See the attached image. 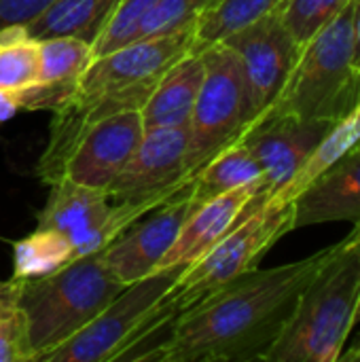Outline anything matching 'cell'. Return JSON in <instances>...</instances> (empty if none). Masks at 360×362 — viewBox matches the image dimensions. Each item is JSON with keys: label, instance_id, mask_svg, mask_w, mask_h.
<instances>
[{"label": "cell", "instance_id": "cell-29", "mask_svg": "<svg viewBox=\"0 0 360 362\" xmlns=\"http://www.w3.org/2000/svg\"><path fill=\"white\" fill-rule=\"evenodd\" d=\"M19 286H21V280H17L13 276L8 280L0 282V322L17 308Z\"/></svg>", "mask_w": 360, "mask_h": 362}, {"label": "cell", "instance_id": "cell-25", "mask_svg": "<svg viewBox=\"0 0 360 362\" xmlns=\"http://www.w3.org/2000/svg\"><path fill=\"white\" fill-rule=\"evenodd\" d=\"M214 0H159L138 30L136 40L168 36L185 30L195 32L199 17L212 6Z\"/></svg>", "mask_w": 360, "mask_h": 362}, {"label": "cell", "instance_id": "cell-12", "mask_svg": "<svg viewBox=\"0 0 360 362\" xmlns=\"http://www.w3.org/2000/svg\"><path fill=\"white\" fill-rule=\"evenodd\" d=\"M333 123L291 115H263L246 129L240 140L250 148L263 172L267 197L299 172Z\"/></svg>", "mask_w": 360, "mask_h": 362}, {"label": "cell", "instance_id": "cell-5", "mask_svg": "<svg viewBox=\"0 0 360 362\" xmlns=\"http://www.w3.org/2000/svg\"><path fill=\"white\" fill-rule=\"evenodd\" d=\"M289 231H295V204L257 195L223 240L180 274L166 297L170 314L176 318L206 295L257 269L263 255Z\"/></svg>", "mask_w": 360, "mask_h": 362}, {"label": "cell", "instance_id": "cell-20", "mask_svg": "<svg viewBox=\"0 0 360 362\" xmlns=\"http://www.w3.org/2000/svg\"><path fill=\"white\" fill-rule=\"evenodd\" d=\"M286 0H214L195 23V51L223 42L242 28L280 11Z\"/></svg>", "mask_w": 360, "mask_h": 362}, {"label": "cell", "instance_id": "cell-27", "mask_svg": "<svg viewBox=\"0 0 360 362\" xmlns=\"http://www.w3.org/2000/svg\"><path fill=\"white\" fill-rule=\"evenodd\" d=\"M0 362H34L25 316L19 308L0 322Z\"/></svg>", "mask_w": 360, "mask_h": 362}, {"label": "cell", "instance_id": "cell-13", "mask_svg": "<svg viewBox=\"0 0 360 362\" xmlns=\"http://www.w3.org/2000/svg\"><path fill=\"white\" fill-rule=\"evenodd\" d=\"M142 136L144 123L140 110L117 112L95 123L70 151L62 170V178L106 193L138 148Z\"/></svg>", "mask_w": 360, "mask_h": 362}, {"label": "cell", "instance_id": "cell-30", "mask_svg": "<svg viewBox=\"0 0 360 362\" xmlns=\"http://www.w3.org/2000/svg\"><path fill=\"white\" fill-rule=\"evenodd\" d=\"M354 66L360 70V0H354Z\"/></svg>", "mask_w": 360, "mask_h": 362}, {"label": "cell", "instance_id": "cell-31", "mask_svg": "<svg viewBox=\"0 0 360 362\" xmlns=\"http://www.w3.org/2000/svg\"><path fill=\"white\" fill-rule=\"evenodd\" d=\"M360 325V299H359V305H356V312H354V329ZM339 361H360V344L354 348V350H350L348 354H342L339 356Z\"/></svg>", "mask_w": 360, "mask_h": 362}, {"label": "cell", "instance_id": "cell-11", "mask_svg": "<svg viewBox=\"0 0 360 362\" xmlns=\"http://www.w3.org/2000/svg\"><path fill=\"white\" fill-rule=\"evenodd\" d=\"M223 42L229 45L242 62L252 108L259 119L276 104L295 68L301 45L282 23L280 11L242 28Z\"/></svg>", "mask_w": 360, "mask_h": 362}, {"label": "cell", "instance_id": "cell-7", "mask_svg": "<svg viewBox=\"0 0 360 362\" xmlns=\"http://www.w3.org/2000/svg\"><path fill=\"white\" fill-rule=\"evenodd\" d=\"M202 55L206 70L189 121L191 176L219 151L238 142L257 119L238 53L216 42L202 49Z\"/></svg>", "mask_w": 360, "mask_h": 362}, {"label": "cell", "instance_id": "cell-22", "mask_svg": "<svg viewBox=\"0 0 360 362\" xmlns=\"http://www.w3.org/2000/svg\"><path fill=\"white\" fill-rule=\"evenodd\" d=\"M93 47L74 36L38 40V83L70 89L93 62Z\"/></svg>", "mask_w": 360, "mask_h": 362}, {"label": "cell", "instance_id": "cell-18", "mask_svg": "<svg viewBox=\"0 0 360 362\" xmlns=\"http://www.w3.org/2000/svg\"><path fill=\"white\" fill-rule=\"evenodd\" d=\"M360 144V102L352 112L337 119L320 138L312 155L306 159V163L299 168V172L280 189L276 191L274 199L280 202H295L297 195H301L318 176H323L329 168H333L339 159H344L354 146Z\"/></svg>", "mask_w": 360, "mask_h": 362}, {"label": "cell", "instance_id": "cell-9", "mask_svg": "<svg viewBox=\"0 0 360 362\" xmlns=\"http://www.w3.org/2000/svg\"><path fill=\"white\" fill-rule=\"evenodd\" d=\"M193 208L195 202L189 180L161 206L132 223L98 257L123 286L151 276L176 242Z\"/></svg>", "mask_w": 360, "mask_h": 362}, {"label": "cell", "instance_id": "cell-28", "mask_svg": "<svg viewBox=\"0 0 360 362\" xmlns=\"http://www.w3.org/2000/svg\"><path fill=\"white\" fill-rule=\"evenodd\" d=\"M57 0H0V32L23 28Z\"/></svg>", "mask_w": 360, "mask_h": 362}, {"label": "cell", "instance_id": "cell-26", "mask_svg": "<svg viewBox=\"0 0 360 362\" xmlns=\"http://www.w3.org/2000/svg\"><path fill=\"white\" fill-rule=\"evenodd\" d=\"M159 4V0H121L106 23L100 38L93 42V55H106L119 47H125L136 40L140 25L149 17V13Z\"/></svg>", "mask_w": 360, "mask_h": 362}, {"label": "cell", "instance_id": "cell-1", "mask_svg": "<svg viewBox=\"0 0 360 362\" xmlns=\"http://www.w3.org/2000/svg\"><path fill=\"white\" fill-rule=\"evenodd\" d=\"M331 248L295 263L257 267L206 295L172 318L168 337L153 361H265Z\"/></svg>", "mask_w": 360, "mask_h": 362}, {"label": "cell", "instance_id": "cell-15", "mask_svg": "<svg viewBox=\"0 0 360 362\" xmlns=\"http://www.w3.org/2000/svg\"><path fill=\"white\" fill-rule=\"evenodd\" d=\"M295 204V229L360 221V144L318 176Z\"/></svg>", "mask_w": 360, "mask_h": 362}, {"label": "cell", "instance_id": "cell-14", "mask_svg": "<svg viewBox=\"0 0 360 362\" xmlns=\"http://www.w3.org/2000/svg\"><path fill=\"white\" fill-rule=\"evenodd\" d=\"M261 193H265V185L255 182L197 204L187 216L176 242L172 244V248L168 250V255L163 257L157 269H166V267L187 269L189 265L199 261L214 244L223 240V235L242 218L248 204Z\"/></svg>", "mask_w": 360, "mask_h": 362}, {"label": "cell", "instance_id": "cell-17", "mask_svg": "<svg viewBox=\"0 0 360 362\" xmlns=\"http://www.w3.org/2000/svg\"><path fill=\"white\" fill-rule=\"evenodd\" d=\"M121 0H57L42 15L23 25L36 40L51 36H74L93 47Z\"/></svg>", "mask_w": 360, "mask_h": 362}, {"label": "cell", "instance_id": "cell-19", "mask_svg": "<svg viewBox=\"0 0 360 362\" xmlns=\"http://www.w3.org/2000/svg\"><path fill=\"white\" fill-rule=\"evenodd\" d=\"M255 182H263V172L250 148L242 140H238L219 151L195 172V176L191 178V195L197 206L206 199Z\"/></svg>", "mask_w": 360, "mask_h": 362}, {"label": "cell", "instance_id": "cell-24", "mask_svg": "<svg viewBox=\"0 0 360 362\" xmlns=\"http://www.w3.org/2000/svg\"><path fill=\"white\" fill-rule=\"evenodd\" d=\"M350 2L352 0H286L280 8V17L291 36L303 47Z\"/></svg>", "mask_w": 360, "mask_h": 362}, {"label": "cell", "instance_id": "cell-3", "mask_svg": "<svg viewBox=\"0 0 360 362\" xmlns=\"http://www.w3.org/2000/svg\"><path fill=\"white\" fill-rule=\"evenodd\" d=\"M125 286L98 255L30 280H21L17 308L25 316L34 362L83 331Z\"/></svg>", "mask_w": 360, "mask_h": 362}, {"label": "cell", "instance_id": "cell-10", "mask_svg": "<svg viewBox=\"0 0 360 362\" xmlns=\"http://www.w3.org/2000/svg\"><path fill=\"white\" fill-rule=\"evenodd\" d=\"M191 178L189 127L149 129L106 193L112 202H166Z\"/></svg>", "mask_w": 360, "mask_h": 362}, {"label": "cell", "instance_id": "cell-21", "mask_svg": "<svg viewBox=\"0 0 360 362\" xmlns=\"http://www.w3.org/2000/svg\"><path fill=\"white\" fill-rule=\"evenodd\" d=\"M76 261L70 240L53 229L36 227L13 244V278L30 280L53 274Z\"/></svg>", "mask_w": 360, "mask_h": 362}, {"label": "cell", "instance_id": "cell-8", "mask_svg": "<svg viewBox=\"0 0 360 362\" xmlns=\"http://www.w3.org/2000/svg\"><path fill=\"white\" fill-rule=\"evenodd\" d=\"M36 218V227L64 233L76 259L102 252L132 223L163 202H112L104 191L59 178Z\"/></svg>", "mask_w": 360, "mask_h": 362}, {"label": "cell", "instance_id": "cell-6", "mask_svg": "<svg viewBox=\"0 0 360 362\" xmlns=\"http://www.w3.org/2000/svg\"><path fill=\"white\" fill-rule=\"evenodd\" d=\"M182 272L185 267H166L127 284L83 331L49 352L42 362L123 361L129 350L174 318L166 297Z\"/></svg>", "mask_w": 360, "mask_h": 362}, {"label": "cell", "instance_id": "cell-16", "mask_svg": "<svg viewBox=\"0 0 360 362\" xmlns=\"http://www.w3.org/2000/svg\"><path fill=\"white\" fill-rule=\"evenodd\" d=\"M204 55L193 49L159 76L140 108L144 132L161 127H189L204 81Z\"/></svg>", "mask_w": 360, "mask_h": 362}, {"label": "cell", "instance_id": "cell-23", "mask_svg": "<svg viewBox=\"0 0 360 362\" xmlns=\"http://www.w3.org/2000/svg\"><path fill=\"white\" fill-rule=\"evenodd\" d=\"M38 83V40L23 28L0 32V93L17 95Z\"/></svg>", "mask_w": 360, "mask_h": 362}, {"label": "cell", "instance_id": "cell-4", "mask_svg": "<svg viewBox=\"0 0 360 362\" xmlns=\"http://www.w3.org/2000/svg\"><path fill=\"white\" fill-rule=\"evenodd\" d=\"M360 102L354 66V0L299 51L276 104L265 115L337 121ZM263 117V115H261Z\"/></svg>", "mask_w": 360, "mask_h": 362}, {"label": "cell", "instance_id": "cell-2", "mask_svg": "<svg viewBox=\"0 0 360 362\" xmlns=\"http://www.w3.org/2000/svg\"><path fill=\"white\" fill-rule=\"evenodd\" d=\"M360 299V225L333 244L303 288L295 312L265 362H335L354 331Z\"/></svg>", "mask_w": 360, "mask_h": 362}, {"label": "cell", "instance_id": "cell-32", "mask_svg": "<svg viewBox=\"0 0 360 362\" xmlns=\"http://www.w3.org/2000/svg\"><path fill=\"white\" fill-rule=\"evenodd\" d=\"M359 225H360V221H359Z\"/></svg>", "mask_w": 360, "mask_h": 362}]
</instances>
